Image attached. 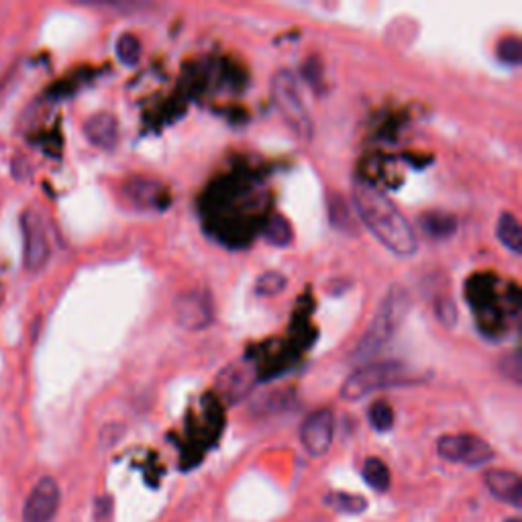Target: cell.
I'll return each mask as SVG.
<instances>
[{
  "mask_svg": "<svg viewBox=\"0 0 522 522\" xmlns=\"http://www.w3.org/2000/svg\"><path fill=\"white\" fill-rule=\"evenodd\" d=\"M353 204L363 225L386 249L400 257H410L419 249V239H416L414 229L398 211V206L378 186L365 180H355Z\"/></svg>",
  "mask_w": 522,
  "mask_h": 522,
  "instance_id": "obj_1",
  "label": "cell"
},
{
  "mask_svg": "<svg viewBox=\"0 0 522 522\" xmlns=\"http://www.w3.org/2000/svg\"><path fill=\"white\" fill-rule=\"evenodd\" d=\"M408 306H410L408 292L398 284L392 286L384 296L382 304L378 306V312L370 329L365 331L363 337L357 341L353 359H372L378 351H382L390 341V337L398 331L400 323L404 321Z\"/></svg>",
  "mask_w": 522,
  "mask_h": 522,
  "instance_id": "obj_2",
  "label": "cell"
},
{
  "mask_svg": "<svg viewBox=\"0 0 522 522\" xmlns=\"http://www.w3.org/2000/svg\"><path fill=\"white\" fill-rule=\"evenodd\" d=\"M412 382V374L400 361H372L355 370L341 386V398L355 402L380 388L404 386Z\"/></svg>",
  "mask_w": 522,
  "mask_h": 522,
  "instance_id": "obj_3",
  "label": "cell"
},
{
  "mask_svg": "<svg viewBox=\"0 0 522 522\" xmlns=\"http://www.w3.org/2000/svg\"><path fill=\"white\" fill-rule=\"evenodd\" d=\"M272 96L280 115L292 129V133L300 141H310L312 133H315V125L304 107V102L300 98L296 78L290 70H280L272 78Z\"/></svg>",
  "mask_w": 522,
  "mask_h": 522,
  "instance_id": "obj_4",
  "label": "cell"
},
{
  "mask_svg": "<svg viewBox=\"0 0 522 522\" xmlns=\"http://www.w3.org/2000/svg\"><path fill=\"white\" fill-rule=\"evenodd\" d=\"M437 451L445 461L480 467L494 459V449L476 435H445L437 441Z\"/></svg>",
  "mask_w": 522,
  "mask_h": 522,
  "instance_id": "obj_5",
  "label": "cell"
},
{
  "mask_svg": "<svg viewBox=\"0 0 522 522\" xmlns=\"http://www.w3.org/2000/svg\"><path fill=\"white\" fill-rule=\"evenodd\" d=\"M174 315L180 327L188 331H202L215 321L213 298L204 290H190L176 298Z\"/></svg>",
  "mask_w": 522,
  "mask_h": 522,
  "instance_id": "obj_6",
  "label": "cell"
},
{
  "mask_svg": "<svg viewBox=\"0 0 522 522\" xmlns=\"http://www.w3.org/2000/svg\"><path fill=\"white\" fill-rule=\"evenodd\" d=\"M23 231V264L29 272H39L45 268L51 255L49 237L43 219L35 211H27L21 217Z\"/></svg>",
  "mask_w": 522,
  "mask_h": 522,
  "instance_id": "obj_7",
  "label": "cell"
},
{
  "mask_svg": "<svg viewBox=\"0 0 522 522\" xmlns=\"http://www.w3.org/2000/svg\"><path fill=\"white\" fill-rule=\"evenodd\" d=\"M257 384V368L251 359H235L217 376V390L229 404L241 402Z\"/></svg>",
  "mask_w": 522,
  "mask_h": 522,
  "instance_id": "obj_8",
  "label": "cell"
},
{
  "mask_svg": "<svg viewBox=\"0 0 522 522\" xmlns=\"http://www.w3.org/2000/svg\"><path fill=\"white\" fill-rule=\"evenodd\" d=\"M335 437V416L329 408L315 410L308 414L300 427V441L312 457H323Z\"/></svg>",
  "mask_w": 522,
  "mask_h": 522,
  "instance_id": "obj_9",
  "label": "cell"
},
{
  "mask_svg": "<svg viewBox=\"0 0 522 522\" xmlns=\"http://www.w3.org/2000/svg\"><path fill=\"white\" fill-rule=\"evenodd\" d=\"M62 492L54 478H41L23 506V522H51L60 510Z\"/></svg>",
  "mask_w": 522,
  "mask_h": 522,
  "instance_id": "obj_10",
  "label": "cell"
},
{
  "mask_svg": "<svg viewBox=\"0 0 522 522\" xmlns=\"http://www.w3.org/2000/svg\"><path fill=\"white\" fill-rule=\"evenodd\" d=\"M127 198L143 211H164L170 206L172 198L164 184L149 178H133L125 186Z\"/></svg>",
  "mask_w": 522,
  "mask_h": 522,
  "instance_id": "obj_11",
  "label": "cell"
},
{
  "mask_svg": "<svg viewBox=\"0 0 522 522\" xmlns=\"http://www.w3.org/2000/svg\"><path fill=\"white\" fill-rule=\"evenodd\" d=\"M86 139L104 151H113L119 143V121L111 113H96L84 123Z\"/></svg>",
  "mask_w": 522,
  "mask_h": 522,
  "instance_id": "obj_12",
  "label": "cell"
},
{
  "mask_svg": "<svg viewBox=\"0 0 522 522\" xmlns=\"http://www.w3.org/2000/svg\"><path fill=\"white\" fill-rule=\"evenodd\" d=\"M484 482L492 496L500 502H506L514 508L522 506V482L518 474L508 472V469H490V472L484 474Z\"/></svg>",
  "mask_w": 522,
  "mask_h": 522,
  "instance_id": "obj_13",
  "label": "cell"
},
{
  "mask_svg": "<svg viewBox=\"0 0 522 522\" xmlns=\"http://www.w3.org/2000/svg\"><path fill=\"white\" fill-rule=\"evenodd\" d=\"M419 227L427 237L443 241L457 233V217L443 211H429L419 217Z\"/></svg>",
  "mask_w": 522,
  "mask_h": 522,
  "instance_id": "obj_14",
  "label": "cell"
},
{
  "mask_svg": "<svg viewBox=\"0 0 522 522\" xmlns=\"http://www.w3.org/2000/svg\"><path fill=\"white\" fill-rule=\"evenodd\" d=\"M363 480L372 490L376 492H388L390 484H392V476L388 465L380 459V457H370L365 459L363 463Z\"/></svg>",
  "mask_w": 522,
  "mask_h": 522,
  "instance_id": "obj_15",
  "label": "cell"
},
{
  "mask_svg": "<svg viewBox=\"0 0 522 522\" xmlns=\"http://www.w3.org/2000/svg\"><path fill=\"white\" fill-rule=\"evenodd\" d=\"M496 235L500 239V243L510 249L512 253H520L522 251V229L518 219L512 213H502L496 225Z\"/></svg>",
  "mask_w": 522,
  "mask_h": 522,
  "instance_id": "obj_16",
  "label": "cell"
},
{
  "mask_svg": "<svg viewBox=\"0 0 522 522\" xmlns=\"http://www.w3.org/2000/svg\"><path fill=\"white\" fill-rule=\"evenodd\" d=\"M264 237H266L272 245H276V247H288V245L292 243V239H294V231H292V225L288 223L286 217L274 215V217L268 221L266 229H264Z\"/></svg>",
  "mask_w": 522,
  "mask_h": 522,
  "instance_id": "obj_17",
  "label": "cell"
},
{
  "mask_svg": "<svg viewBox=\"0 0 522 522\" xmlns=\"http://www.w3.org/2000/svg\"><path fill=\"white\" fill-rule=\"evenodd\" d=\"M368 419L374 431L386 433L394 427V410L386 400H376L368 410Z\"/></svg>",
  "mask_w": 522,
  "mask_h": 522,
  "instance_id": "obj_18",
  "label": "cell"
},
{
  "mask_svg": "<svg viewBox=\"0 0 522 522\" xmlns=\"http://www.w3.org/2000/svg\"><path fill=\"white\" fill-rule=\"evenodd\" d=\"M141 41L133 33H123L117 39V56L125 66H135L141 58Z\"/></svg>",
  "mask_w": 522,
  "mask_h": 522,
  "instance_id": "obj_19",
  "label": "cell"
},
{
  "mask_svg": "<svg viewBox=\"0 0 522 522\" xmlns=\"http://www.w3.org/2000/svg\"><path fill=\"white\" fill-rule=\"evenodd\" d=\"M327 504H331L335 510L345 512V514H361L365 508H368V502L361 496L355 494H329L325 498Z\"/></svg>",
  "mask_w": 522,
  "mask_h": 522,
  "instance_id": "obj_20",
  "label": "cell"
},
{
  "mask_svg": "<svg viewBox=\"0 0 522 522\" xmlns=\"http://www.w3.org/2000/svg\"><path fill=\"white\" fill-rule=\"evenodd\" d=\"M286 278L280 272H266L261 274L255 282V292L259 296H278L286 288Z\"/></svg>",
  "mask_w": 522,
  "mask_h": 522,
  "instance_id": "obj_21",
  "label": "cell"
},
{
  "mask_svg": "<svg viewBox=\"0 0 522 522\" xmlns=\"http://www.w3.org/2000/svg\"><path fill=\"white\" fill-rule=\"evenodd\" d=\"M498 58L508 66H518L522 62V41L516 35L504 37L498 43Z\"/></svg>",
  "mask_w": 522,
  "mask_h": 522,
  "instance_id": "obj_22",
  "label": "cell"
},
{
  "mask_svg": "<svg viewBox=\"0 0 522 522\" xmlns=\"http://www.w3.org/2000/svg\"><path fill=\"white\" fill-rule=\"evenodd\" d=\"M329 211H331L333 225H337L341 229H349L351 227V215L347 211V204L339 198V194H333L329 198Z\"/></svg>",
  "mask_w": 522,
  "mask_h": 522,
  "instance_id": "obj_23",
  "label": "cell"
},
{
  "mask_svg": "<svg viewBox=\"0 0 522 522\" xmlns=\"http://www.w3.org/2000/svg\"><path fill=\"white\" fill-rule=\"evenodd\" d=\"M500 368H502L504 378L520 384V380H522V363H520V353L518 351H512V353L504 355L502 361H500Z\"/></svg>",
  "mask_w": 522,
  "mask_h": 522,
  "instance_id": "obj_24",
  "label": "cell"
},
{
  "mask_svg": "<svg viewBox=\"0 0 522 522\" xmlns=\"http://www.w3.org/2000/svg\"><path fill=\"white\" fill-rule=\"evenodd\" d=\"M435 312H437V319L445 325V327H453L457 323V308L453 304V300L449 296H441L437 298L435 304Z\"/></svg>",
  "mask_w": 522,
  "mask_h": 522,
  "instance_id": "obj_25",
  "label": "cell"
},
{
  "mask_svg": "<svg viewBox=\"0 0 522 522\" xmlns=\"http://www.w3.org/2000/svg\"><path fill=\"white\" fill-rule=\"evenodd\" d=\"M94 522H113V500L109 496L94 502Z\"/></svg>",
  "mask_w": 522,
  "mask_h": 522,
  "instance_id": "obj_26",
  "label": "cell"
},
{
  "mask_svg": "<svg viewBox=\"0 0 522 522\" xmlns=\"http://www.w3.org/2000/svg\"><path fill=\"white\" fill-rule=\"evenodd\" d=\"M304 76L312 86L321 84V64H315V60H308L304 66Z\"/></svg>",
  "mask_w": 522,
  "mask_h": 522,
  "instance_id": "obj_27",
  "label": "cell"
},
{
  "mask_svg": "<svg viewBox=\"0 0 522 522\" xmlns=\"http://www.w3.org/2000/svg\"><path fill=\"white\" fill-rule=\"evenodd\" d=\"M504 522H520V518H516V516H514V518H506Z\"/></svg>",
  "mask_w": 522,
  "mask_h": 522,
  "instance_id": "obj_28",
  "label": "cell"
}]
</instances>
